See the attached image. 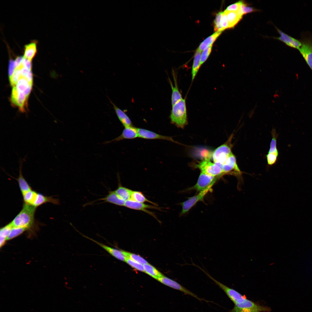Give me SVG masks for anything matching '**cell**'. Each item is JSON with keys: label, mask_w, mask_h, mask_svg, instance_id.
Masks as SVG:
<instances>
[{"label": "cell", "mask_w": 312, "mask_h": 312, "mask_svg": "<svg viewBox=\"0 0 312 312\" xmlns=\"http://www.w3.org/2000/svg\"><path fill=\"white\" fill-rule=\"evenodd\" d=\"M233 136V134L232 133L225 142L213 152L212 157L213 162L218 165L222 168L223 165L232 153L231 150L233 145L231 142Z\"/></svg>", "instance_id": "3"}, {"label": "cell", "mask_w": 312, "mask_h": 312, "mask_svg": "<svg viewBox=\"0 0 312 312\" xmlns=\"http://www.w3.org/2000/svg\"><path fill=\"white\" fill-rule=\"evenodd\" d=\"M222 32L221 31H217L208 37L200 43L197 49L201 52L212 45Z\"/></svg>", "instance_id": "25"}, {"label": "cell", "mask_w": 312, "mask_h": 312, "mask_svg": "<svg viewBox=\"0 0 312 312\" xmlns=\"http://www.w3.org/2000/svg\"><path fill=\"white\" fill-rule=\"evenodd\" d=\"M234 304V307L229 312H270L271 310L269 307L258 304L246 298Z\"/></svg>", "instance_id": "5"}, {"label": "cell", "mask_w": 312, "mask_h": 312, "mask_svg": "<svg viewBox=\"0 0 312 312\" xmlns=\"http://www.w3.org/2000/svg\"><path fill=\"white\" fill-rule=\"evenodd\" d=\"M277 29L280 36L276 38V39L283 42L290 47L298 50L299 49L302 45V43L300 40L288 35L277 28Z\"/></svg>", "instance_id": "16"}, {"label": "cell", "mask_w": 312, "mask_h": 312, "mask_svg": "<svg viewBox=\"0 0 312 312\" xmlns=\"http://www.w3.org/2000/svg\"><path fill=\"white\" fill-rule=\"evenodd\" d=\"M14 61L10 58L9 61L8 67V74L9 78L11 77L15 69Z\"/></svg>", "instance_id": "44"}, {"label": "cell", "mask_w": 312, "mask_h": 312, "mask_svg": "<svg viewBox=\"0 0 312 312\" xmlns=\"http://www.w3.org/2000/svg\"><path fill=\"white\" fill-rule=\"evenodd\" d=\"M137 129L138 137L141 138L148 140H161L175 142L171 137L159 134L144 129L137 128Z\"/></svg>", "instance_id": "14"}, {"label": "cell", "mask_w": 312, "mask_h": 312, "mask_svg": "<svg viewBox=\"0 0 312 312\" xmlns=\"http://www.w3.org/2000/svg\"><path fill=\"white\" fill-rule=\"evenodd\" d=\"M114 191L120 198L125 201L130 199L132 190L122 186L120 183H118V187Z\"/></svg>", "instance_id": "26"}, {"label": "cell", "mask_w": 312, "mask_h": 312, "mask_svg": "<svg viewBox=\"0 0 312 312\" xmlns=\"http://www.w3.org/2000/svg\"><path fill=\"white\" fill-rule=\"evenodd\" d=\"M36 207L24 203L22 209L11 222L13 227L29 229L34 222Z\"/></svg>", "instance_id": "1"}, {"label": "cell", "mask_w": 312, "mask_h": 312, "mask_svg": "<svg viewBox=\"0 0 312 312\" xmlns=\"http://www.w3.org/2000/svg\"><path fill=\"white\" fill-rule=\"evenodd\" d=\"M114 109L119 120L125 127L133 126L131 121L127 115L122 109L117 107L110 99Z\"/></svg>", "instance_id": "19"}, {"label": "cell", "mask_w": 312, "mask_h": 312, "mask_svg": "<svg viewBox=\"0 0 312 312\" xmlns=\"http://www.w3.org/2000/svg\"><path fill=\"white\" fill-rule=\"evenodd\" d=\"M59 202L58 199L54 198L51 196H45L42 194L37 193L33 206L36 207L48 202L58 204Z\"/></svg>", "instance_id": "23"}, {"label": "cell", "mask_w": 312, "mask_h": 312, "mask_svg": "<svg viewBox=\"0 0 312 312\" xmlns=\"http://www.w3.org/2000/svg\"><path fill=\"white\" fill-rule=\"evenodd\" d=\"M224 175L231 174L235 176L237 179L238 185L242 181L243 172L239 168L235 156L232 153L222 166Z\"/></svg>", "instance_id": "7"}, {"label": "cell", "mask_w": 312, "mask_h": 312, "mask_svg": "<svg viewBox=\"0 0 312 312\" xmlns=\"http://www.w3.org/2000/svg\"><path fill=\"white\" fill-rule=\"evenodd\" d=\"M143 266L144 272L157 280L159 278L164 276L154 267L149 263L144 264Z\"/></svg>", "instance_id": "29"}, {"label": "cell", "mask_w": 312, "mask_h": 312, "mask_svg": "<svg viewBox=\"0 0 312 312\" xmlns=\"http://www.w3.org/2000/svg\"><path fill=\"white\" fill-rule=\"evenodd\" d=\"M271 133L272 139L268 154L274 155L278 156V152L276 146L277 135L275 129H272Z\"/></svg>", "instance_id": "31"}, {"label": "cell", "mask_w": 312, "mask_h": 312, "mask_svg": "<svg viewBox=\"0 0 312 312\" xmlns=\"http://www.w3.org/2000/svg\"><path fill=\"white\" fill-rule=\"evenodd\" d=\"M19 175L18 177L16 179L17 181L21 191L22 194L31 190V188L26 181L22 174V167L23 163V159H21L19 161Z\"/></svg>", "instance_id": "22"}, {"label": "cell", "mask_w": 312, "mask_h": 312, "mask_svg": "<svg viewBox=\"0 0 312 312\" xmlns=\"http://www.w3.org/2000/svg\"><path fill=\"white\" fill-rule=\"evenodd\" d=\"M220 177H215L205 173L200 172L196 184L191 187L190 190H195L200 192L204 190L212 184H214Z\"/></svg>", "instance_id": "11"}, {"label": "cell", "mask_w": 312, "mask_h": 312, "mask_svg": "<svg viewBox=\"0 0 312 312\" xmlns=\"http://www.w3.org/2000/svg\"><path fill=\"white\" fill-rule=\"evenodd\" d=\"M22 63L24 67L29 70H31L32 68L31 61L23 57Z\"/></svg>", "instance_id": "45"}, {"label": "cell", "mask_w": 312, "mask_h": 312, "mask_svg": "<svg viewBox=\"0 0 312 312\" xmlns=\"http://www.w3.org/2000/svg\"><path fill=\"white\" fill-rule=\"evenodd\" d=\"M221 25L223 30L229 28V25L226 15L225 11L223 12L222 16L221 21Z\"/></svg>", "instance_id": "42"}, {"label": "cell", "mask_w": 312, "mask_h": 312, "mask_svg": "<svg viewBox=\"0 0 312 312\" xmlns=\"http://www.w3.org/2000/svg\"><path fill=\"white\" fill-rule=\"evenodd\" d=\"M193 265L200 269L210 278L212 280L219 286L225 293L227 296L233 301L234 304L241 302L246 298L245 296H243L233 289L231 288L216 280L211 276L205 270L203 269L199 266L194 263Z\"/></svg>", "instance_id": "6"}, {"label": "cell", "mask_w": 312, "mask_h": 312, "mask_svg": "<svg viewBox=\"0 0 312 312\" xmlns=\"http://www.w3.org/2000/svg\"><path fill=\"white\" fill-rule=\"evenodd\" d=\"M125 262L133 268L140 271L144 272L143 265L126 257Z\"/></svg>", "instance_id": "39"}, {"label": "cell", "mask_w": 312, "mask_h": 312, "mask_svg": "<svg viewBox=\"0 0 312 312\" xmlns=\"http://www.w3.org/2000/svg\"><path fill=\"white\" fill-rule=\"evenodd\" d=\"M85 237L94 242L103 248L111 255L120 261H125L126 257L122 253L121 250H119L112 248L102 243L91 239L86 236L83 235Z\"/></svg>", "instance_id": "17"}, {"label": "cell", "mask_w": 312, "mask_h": 312, "mask_svg": "<svg viewBox=\"0 0 312 312\" xmlns=\"http://www.w3.org/2000/svg\"><path fill=\"white\" fill-rule=\"evenodd\" d=\"M22 67L16 68L12 75L9 78L10 83L13 87L15 86L21 77V69Z\"/></svg>", "instance_id": "36"}, {"label": "cell", "mask_w": 312, "mask_h": 312, "mask_svg": "<svg viewBox=\"0 0 312 312\" xmlns=\"http://www.w3.org/2000/svg\"><path fill=\"white\" fill-rule=\"evenodd\" d=\"M121 251L123 255L127 258L142 264L148 263L145 260L139 255L122 250H121Z\"/></svg>", "instance_id": "33"}, {"label": "cell", "mask_w": 312, "mask_h": 312, "mask_svg": "<svg viewBox=\"0 0 312 312\" xmlns=\"http://www.w3.org/2000/svg\"><path fill=\"white\" fill-rule=\"evenodd\" d=\"M130 199L140 203L148 202L154 206H157V204L148 200L142 192L139 191L132 190Z\"/></svg>", "instance_id": "28"}, {"label": "cell", "mask_w": 312, "mask_h": 312, "mask_svg": "<svg viewBox=\"0 0 312 312\" xmlns=\"http://www.w3.org/2000/svg\"><path fill=\"white\" fill-rule=\"evenodd\" d=\"M12 227V224L10 222L0 229V247L4 244L5 241L7 240V239Z\"/></svg>", "instance_id": "30"}, {"label": "cell", "mask_w": 312, "mask_h": 312, "mask_svg": "<svg viewBox=\"0 0 312 312\" xmlns=\"http://www.w3.org/2000/svg\"><path fill=\"white\" fill-rule=\"evenodd\" d=\"M103 201V203H107L119 206H125L126 201L120 198L114 191H109L108 194L104 197L96 200V201Z\"/></svg>", "instance_id": "18"}, {"label": "cell", "mask_w": 312, "mask_h": 312, "mask_svg": "<svg viewBox=\"0 0 312 312\" xmlns=\"http://www.w3.org/2000/svg\"><path fill=\"white\" fill-rule=\"evenodd\" d=\"M32 83L29 82L26 79L21 76L14 87L18 91L24 92L29 85Z\"/></svg>", "instance_id": "34"}, {"label": "cell", "mask_w": 312, "mask_h": 312, "mask_svg": "<svg viewBox=\"0 0 312 312\" xmlns=\"http://www.w3.org/2000/svg\"><path fill=\"white\" fill-rule=\"evenodd\" d=\"M195 166L200 170L201 172L209 175L215 177H221L224 175L221 167L211 162L208 157L199 162Z\"/></svg>", "instance_id": "8"}, {"label": "cell", "mask_w": 312, "mask_h": 312, "mask_svg": "<svg viewBox=\"0 0 312 312\" xmlns=\"http://www.w3.org/2000/svg\"><path fill=\"white\" fill-rule=\"evenodd\" d=\"M300 40L302 45L298 50L312 70V35L308 32H303Z\"/></svg>", "instance_id": "4"}, {"label": "cell", "mask_w": 312, "mask_h": 312, "mask_svg": "<svg viewBox=\"0 0 312 312\" xmlns=\"http://www.w3.org/2000/svg\"><path fill=\"white\" fill-rule=\"evenodd\" d=\"M28 98L24 92L18 91L15 87L13 88L11 100L13 104L19 107L22 112L25 111V107L27 105Z\"/></svg>", "instance_id": "13"}, {"label": "cell", "mask_w": 312, "mask_h": 312, "mask_svg": "<svg viewBox=\"0 0 312 312\" xmlns=\"http://www.w3.org/2000/svg\"><path fill=\"white\" fill-rule=\"evenodd\" d=\"M212 44L203 50L200 56V64L201 65L207 60L211 51Z\"/></svg>", "instance_id": "40"}, {"label": "cell", "mask_w": 312, "mask_h": 312, "mask_svg": "<svg viewBox=\"0 0 312 312\" xmlns=\"http://www.w3.org/2000/svg\"><path fill=\"white\" fill-rule=\"evenodd\" d=\"M223 12H220L216 15L214 21V29L216 31L222 32L223 31L221 25V21Z\"/></svg>", "instance_id": "37"}, {"label": "cell", "mask_w": 312, "mask_h": 312, "mask_svg": "<svg viewBox=\"0 0 312 312\" xmlns=\"http://www.w3.org/2000/svg\"><path fill=\"white\" fill-rule=\"evenodd\" d=\"M201 51L197 49L194 54L192 67V81L194 79L201 65L200 64Z\"/></svg>", "instance_id": "27"}, {"label": "cell", "mask_w": 312, "mask_h": 312, "mask_svg": "<svg viewBox=\"0 0 312 312\" xmlns=\"http://www.w3.org/2000/svg\"><path fill=\"white\" fill-rule=\"evenodd\" d=\"M171 122L178 127L183 128L187 123L185 99L172 106L170 116Z\"/></svg>", "instance_id": "2"}, {"label": "cell", "mask_w": 312, "mask_h": 312, "mask_svg": "<svg viewBox=\"0 0 312 312\" xmlns=\"http://www.w3.org/2000/svg\"><path fill=\"white\" fill-rule=\"evenodd\" d=\"M242 1H239L228 6L225 11H227L238 12L240 9Z\"/></svg>", "instance_id": "41"}, {"label": "cell", "mask_w": 312, "mask_h": 312, "mask_svg": "<svg viewBox=\"0 0 312 312\" xmlns=\"http://www.w3.org/2000/svg\"><path fill=\"white\" fill-rule=\"evenodd\" d=\"M253 8L249 6L246 3L242 1L240 10L238 12L240 14L243 16L244 14L256 11Z\"/></svg>", "instance_id": "38"}, {"label": "cell", "mask_w": 312, "mask_h": 312, "mask_svg": "<svg viewBox=\"0 0 312 312\" xmlns=\"http://www.w3.org/2000/svg\"><path fill=\"white\" fill-rule=\"evenodd\" d=\"M23 57L21 56H17L14 60V64L16 68L18 67L21 64Z\"/></svg>", "instance_id": "46"}, {"label": "cell", "mask_w": 312, "mask_h": 312, "mask_svg": "<svg viewBox=\"0 0 312 312\" xmlns=\"http://www.w3.org/2000/svg\"><path fill=\"white\" fill-rule=\"evenodd\" d=\"M278 156L271 154H268L266 155L268 164L270 166L272 165L276 162Z\"/></svg>", "instance_id": "43"}, {"label": "cell", "mask_w": 312, "mask_h": 312, "mask_svg": "<svg viewBox=\"0 0 312 312\" xmlns=\"http://www.w3.org/2000/svg\"><path fill=\"white\" fill-rule=\"evenodd\" d=\"M28 229L25 228L13 227L7 239V240L11 239L18 236Z\"/></svg>", "instance_id": "35"}, {"label": "cell", "mask_w": 312, "mask_h": 312, "mask_svg": "<svg viewBox=\"0 0 312 312\" xmlns=\"http://www.w3.org/2000/svg\"><path fill=\"white\" fill-rule=\"evenodd\" d=\"M224 11L226 15L229 28L233 27L242 18L243 16L238 12Z\"/></svg>", "instance_id": "24"}, {"label": "cell", "mask_w": 312, "mask_h": 312, "mask_svg": "<svg viewBox=\"0 0 312 312\" xmlns=\"http://www.w3.org/2000/svg\"><path fill=\"white\" fill-rule=\"evenodd\" d=\"M157 280L160 283L173 289L182 292L185 294L192 296L200 301H205L207 302H210L204 299L198 297L197 295L188 290L176 281L163 276L159 278Z\"/></svg>", "instance_id": "10"}, {"label": "cell", "mask_w": 312, "mask_h": 312, "mask_svg": "<svg viewBox=\"0 0 312 312\" xmlns=\"http://www.w3.org/2000/svg\"><path fill=\"white\" fill-rule=\"evenodd\" d=\"M213 185V184L210 185L204 190L199 192L197 194L189 197L187 200L181 203L182 209L180 215L186 213L198 202L203 201L205 196L211 190V187Z\"/></svg>", "instance_id": "9"}, {"label": "cell", "mask_w": 312, "mask_h": 312, "mask_svg": "<svg viewBox=\"0 0 312 312\" xmlns=\"http://www.w3.org/2000/svg\"><path fill=\"white\" fill-rule=\"evenodd\" d=\"M125 207L131 209L144 212L153 216L158 220V219L155 214L152 212L148 211V209H153L161 210V208L157 207L156 206L138 203L130 199L126 201Z\"/></svg>", "instance_id": "12"}, {"label": "cell", "mask_w": 312, "mask_h": 312, "mask_svg": "<svg viewBox=\"0 0 312 312\" xmlns=\"http://www.w3.org/2000/svg\"><path fill=\"white\" fill-rule=\"evenodd\" d=\"M172 74L174 81V86L173 85L172 81L169 79L170 83L172 90L171 96L172 106L173 105L183 99L179 89L177 86L176 76L174 71L172 72Z\"/></svg>", "instance_id": "21"}, {"label": "cell", "mask_w": 312, "mask_h": 312, "mask_svg": "<svg viewBox=\"0 0 312 312\" xmlns=\"http://www.w3.org/2000/svg\"><path fill=\"white\" fill-rule=\"evenodd\" d=\"M37 42L36 40H33L24 46L23 57L31 61L37 53Z\"/></svg>", "instance_id": "20"}, {"label": "cell", "mask_w": 312, "mask_h": 312, "mask_svg": "<svg viewBox=\"0 0 312 312\" xmlns=\"http://www.w3.org/2000/svg\"><path fill=\"white\" fill-rule=\"evenodd\" d=\"M37 194L36 192L31 190L22 194L24 203L33 206Z\"/></svg>", "instance_id": "32"}, {"label": "cell", "mask_w": 312, "mask_h": 312, "mask_svg": "<svg viewBox=\"0 0 312 312\" xmlns=\"http://www.w3.org/2000/svg\"><path fill=\"white\" fill-rule=\"evenodd\" d=\"M138 137L137 128L132 126L125 127L121 134L118 137L111 140L106 141L104 144L118 142L124 139H132Z\"/></svg>", "instance_id": "15"}]
</instances>
